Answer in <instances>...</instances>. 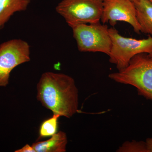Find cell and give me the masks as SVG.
<instances>
[{"label": "cell", "instance_id": "1", "mask_svg": "<svg viewBox=\"0 0 152 152\" xmlns=\"http://www.w3.org/2000/svg\"><path fill=\"white\" fill-rule=\"evenodd\" d=\"M37 88L38 101L54 115L70 118L78 111V90L70 76L46 72Z\"/></svg>", "mask_w": 152, "mask_h": 152}, {"label": "cell", "instance_id": "2", "mask_svg": "<svg viewBox=\"0 0 152 152\" xmlns=\"http://www.w3.org/2000/svg\"><path fill=\"white\" fill-rule=\"evenodd\" d=\"M108 77L118 83L134 87L139 95L152 101V57L148 54L136 55L124 69Z\"/></svg>", "mask_w": 152, "mask_h": 152}, {"label": "cell", "instance_id": "3", "mask_svg": "<svg viewBox=\"0 0 152 152\" xmlns=\"http://www.w3.org/2000/svg\"><path fill=\"white\" fill-rule=\"evenodd\" d=\"M109 32L112 40L109 61L115 65L118 71L126 67L136 55L146 53L152 57V36L142 39L126 37L114 28H109Z\"/></svg>", "mask_w": 152, "mask_h": 152}, {"label": "cell", "instance_id": "4", "mask_svg": "<svg viewBox=\"0 0 152 152\" xmlns=\"http://www.w3.org/2000/svg\"><path fill=\"white\" fill-rule=\"evenodd\" d=\"M104 0H62L56 11L70 27L80 24L101 22Z\"/></svg>", "mask_w": 152, "mask_h": 152}, {"label": "cell", "instance_id": "5", "mask_svg": "<svg viewBox=\"0 0 152 152\" xmlns=\"http://www.w3.org/2000/svg\"><path fill=\"white\" fill-rule=\"evenodd\" d=\"M78 50L80 52L102 53L108 56L112 40L107 26L101 24H80L71 27Z\"/></svg>", "mask_w": 152, "mask_h": 152}, {"label": "cell", "instance_id": "6", "mask_svg": "<svg viewBox=\"0 0 152 152\" xmlns=\"http://www.w3.org/2000/svg\"><path fill=\"white\" fill-rule=\"evenodd\" d=\"M30 46L27 42L15 39L0 45V87L9 83L12 71L18 66L29 61Z\"/></svg>", "mask_w": 152, "mask_h": 152}, {"label": "cell", "instance_id": "7", "mask_svg": "<svg viewBox=\"0 0 152 152\" xmlns=\"http://www.w3.org/2000/svg\"><path fill=\"white\" fill-rule=\"evenodd\" d=\"M101 22L104 24L109 23L113 27L118 22H126L132 27L135 32H142L135 7L132 0H104Z\"/></svg>", "mask_w": 152, "mask_h": 152}, {"label": "cell", "instance_id": "8", "mask_svg": "<svg viewBox=\"0 0 152 152\" xmlns=\"http://www.w3.org/2000/svg\"><path fill=\"white\" fill-rule=\"evenodd\" d=\"M67 143L66 134L60 131L49 140L37 142L32 146L36 152H65Z\"/></svg>", "mask_w": 152, "mask_h": 152}, {"label": "cell", "instance_id": "9", "mask_svg": "<svg viewBox=\"0 0 152 152\" xmlns=\"http://www.w3.org/2000/svg\"><path fill=\"white\" fill-rule=\"evenodd\" d=\"M142 32L152 37V4L147 0H134Z\"/></svg>", "mask_w": 152, "mask_h": 152}, {"label": "cell", "instance_id": "10", "mask_svg": "<svg viewBox=\"0 0 152 152\" xmlns=\"http://www.w3.org/2000/svg\"><path fill=\"white\" fill-rule=\"evenodd\" d=\"M31 0H0V30L15 12L27 9Z\"/></svg>", "mask_w": 152, "mask_h": 152}, {"label": "cell", "instance_id": "11", "mask_svg": "<svg viewBox=\"0 0 152 152\" xmlns=\"http://www.w3.org/2000/svg\"><path fill=\"white\" fill-rule=\"evenodd\" d=\"M60 116L53 115L50 118L46 120L41 124L39 131L40 138L51 137L57 133L58 129V120Z\"/></svg>", "mask_w": 152, "mask_h": 152}, {"label": "cell", "instance_id": "12", "mask_svg": "<svg viewBox=\"0 0 152 152\" xmlns=\"http://www.w3.org/2000/svg\"><path fill=\"white\" fill-rule=\"evenodd\" d=\"M118 152H147L145 142L126 141L117 150Z\"/></svg>", "mask_w": 152, "mask_h": 152}, {"label": "cell", "instance_id": "13", "mask_svg": "<svg viewBox=\"0 0 152 152\" xmlns=\"http://www.w3.org/2000/svg\"><path fill=\"white\" fill-rule=\"evenodd\" d=\"M15 152H36L32 146L26 144L24 146L19 150L15 151Z\"/></svg>", "mask_w": 152, "mask_h": 152}, {"label": "cell", "instance_id": "14", "mask_svg": "<svg viewBox=\"0 0 152 152\" xmlns=\"http://www.w3.org/2000/svg\"><path fill=\"white\" fill-rule=\"evenodd\" d=\"M145 143L147 152H152V137L147 139Z\"/></svg>", "mask_w": 152, "mask_h": 152}, {"label": "cell", "instance_id": "15", "mask_svg": "<svg viewBox=\"0 0 152 152\" xmlns=\"http://www.w3.org/2000/svg\"><path fill=\"white\" fill-rule=\"evenodd\" d=\"M132 1H134V0H132ZM147 1H148L150 2H151L152 4V0H147Z\"/></svg>", "mask_w": 152, "mask_h": 152}]
</instances>
